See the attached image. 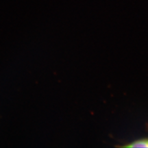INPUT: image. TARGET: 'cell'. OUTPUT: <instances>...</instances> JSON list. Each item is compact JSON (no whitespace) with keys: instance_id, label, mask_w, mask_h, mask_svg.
<instances>
[{"instance_id":"cell-1","label":"cell","mask_w":148,"mask_h":148,"mask_svg":"<svg viewBox=\"0 0 148 148\" xmlns=\"http://www.w3.org/2000/svg\"><path fill=\"white\" fill-rule=\"evenodd\" d=\"M125 147H148V138L136 140L130 143L129 145H125Z\"/></svg>"}]
</instances>
